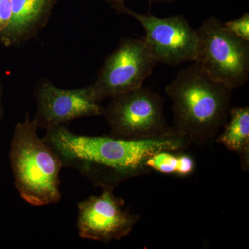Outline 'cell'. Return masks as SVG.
<instances>
[{
    "instance_id": "obj_1",
    "label": "cell",
    "mask_w": 249,
    "mask_h": 249,
    "mask_svg": "<svg viewBox=\"0 0 249 249\" xmlns=\"http://www.w3.org/2000/svg\"><path fill=\"white\" fill-rule=\"evenodd\" d=\"M46 131L42 139L59 156L63 167L78 170L102 189L114 190L127 180L151 173L147 160L157 152H184L192 145L173 129L164 135L141 140L80 135L65 125Z\"/></svg>"
},
{
    "instance_id": "obj_2",
    "label": "cell",
    "mask_w": 249,
    "mask_h": 249,
    "mask_svg": "<svg viewBox=\"0 0 249 249\" xmlns=\"http://www.w3.org/2000/svg\"><path fill=\"white\" fill-rule=\"evenodd\" d=\"M193 62L178 72L165 91L173 102L172 129L192 145H201L215 138L227 123L232 90Z\"/></svg>"
},
{
    "instance_id": "obj_3",
    "label": "cell",
    "mask_w": 249,
    "mask_h": 249,
    "mask_svg": "<svg viewBox=\"0 0 249 249\" xmlns=\"http://www.w3.org/2000/svg\"><path fill=\"white\" fill-rule=\"evenodd\" d=\"M35 118L18 123L11 141L9 159L15 186L28 204L43 206L61 199L59 156L37 134Z\"/></svg>"
},
{
    "instance_id": "obj_4",
    "label": "cell",
    "mask_w": 249,
    "mask_h": 249,
    "mask_svg": "<svg viewBox=\"0 0 249 249\" xmlns=\"http://www.w3.org/2000/svg\"><path fill=\"white\" fill-rule=\"evenodd\" d=\"M196 32L195 62L231 89L245 85L249 76V42L230 32L215 16L205 19Z\"/></svg>"
},
{
    "instance_id": "obj_5",
    "label": "cell",
    "mask_w": 249,
    "mask_h": 249,
    "mask_svg": "<svg viewBox=\"0 0 249 249\" xmlns=\"http://www.w3.org/2000/svg\"><path fill=\"white\" fill-rule=\"evenodd\" d=\"M163 107L164 98L147 87L114 96L103 113L110 127L109 136L141 140L168 133L172 127Z\"/></svg>"
},
{
    "instance_id": "obj_6",
    "label": "cell",
    "mask_w": 249,
    "mask_h": 249,
    "mask_svg": "<svg viewBox=\"0 0 249 249\" xmlns=\"http://www.w3.org/2000/svg\"><path fill=\"white\" fill-rule=\"evenodd\" d=\"M157 63L145 37H123L105 60L96 80L89 85L93 98L101 103L106 98L138 89Z\"/></svg>"
},
{
    "instance_id": "obj_7",
    "label": "cell",
    "mask_w": 249,
    "mask_h": 249,
    "mask_svg": "<svg viewBox=\"0 0 249 249\" xmlns=\"http://www.w3.org/2000/svg\"><path fill=\"white\" fill-rule=\"evenodd\" d=\"M78 235L83 239L109 243L127 237L140 215L124 208V201L111 188L91 196L78 204Z\"/></svg>"
},
{
    "instance_id": "obj_8",
    "label": "cell",
    "mask_w": 249,
    "mask_h": 249,
    "mask_svg": "<svg viewBox=\"0 0 249 249\" xmlns=\"http://www.w3.org/2000/svg\"><path fill=\"white\" fill-rule=\"evenodd\" d=\"M121 13L137 19L145 31V39L158 63L178 65L195 62L197 36L183 15L165 18L156 17L149 11L141 14L124 6Z\"/></svg>"
},
{
    "instance_id": "obj_9",
    "label": "cell",
    "mask_w": 249,
    "mask_h": 249,
    "mask_svg": "<svg viewBox=\"0 0 249 249\" xmlns=\"http://www.w3.org/2000/svg\"><path fill=\"white\" fill-rule=\"evenodd\" d=\"M37 111L34 116L38 127L46 130L80 119L103 115L105 107L93 98L89 85L78 89H65L48 80L36 86Z\"/></svg>"
},
{
    "instance_id": "obj_10",
    "label": "cell",
    "mask_w": 249,
    "mask_h": 249,
    "mask_svg": "<svg viewBox=\"0 0 249 249\" xmlns=\"http://www.w3.org/2000/svg\"><path fill=\"white\" fill-rule=\"evenodd\" d=\"M59 0H11L12 16L9 25L0 33L6 47L20 45L35 37L47 25Z\"/></svg>"
},
{
    "instance_id": "obj_11",
    "label": "cell",
    "mask_w": 249,
    "mask_h": 249,
    "mask_svg": "<svg viewBox=\"0 0 249 249\" xmlns=\"http://www.w3.org/2000/svg\"><path fill=\"white\" fill-rule=\"evenodd\" d=\"M216 137L218 143L224 145L240 156L242 169L249 168V106L231 109L229 119Z\"/></svg>"
},
{
    "instance_id": "obj_12",
    "label": "cell",
    "mask_w": 249,
    "mask_h": 249,
    "mask_svg": "<svg viewBox=\"0 0 249 249\" xmlns=\"http://www.w3.org/2000/svg\"><path fill=\"white\" fill-rule=\"evenodd\" d=\"M146 165L158 173L183 177L191 175L196 169V163L191 156L168 150L157 152L148 159Z\"/></svg>"
},
{
    "instance_id": "obj_13",
    "label": "cell",
    "mask_w": 249,
    "mask_h": 249,
    "mask_svg": "<svg viewBox=\"0 0 249 249\" xmlns=\"http://www.w3.org/2000/svg\"><path fill=\"white\" fill-rule=\"evenodd\" d=\"M224 24L228 30L234 35L249 42V13H245L240 18L224 23Z\"/></svg>"
},
{
    "instance_id": "obj_14",
    "label": "cell",
    "mask_w": 249,
    "mask_h": 249,
    "mask_svg": "<svg viewBox=\"0 0 249 249\" xmlns=\"http://www.w3.org/2000/svg\"><path fill=\"white\" fill-rule=\"evenodd\" d=\"M12 16L11 0H0V33L7 27Z\"/></svg>"
},
{
    "instance_id": "obj_15",
    "label": "cell",
    "mask_w": 249,
    "mask_h": 249,
    "mask_svg": "<svg viewBox=\"0 0 249 249\" xmlns=\"http://www.w3.org/2000/svg\"><path fill=\"white\" fill-rule=\"evenodd\" d=\"M149 2L153 3H168L171 2V0H147ZM108 2L111 4L112 8L116 9L118 12L121 13V10L124 7L125 0H107Z\"/></svg>"
},
{
    "instance_id": "obj_16",
    "label": "cell",
    "mask_w": 249,
    "mask_h": 249,
    "mask_svg": "<svg viewBox=\"0 0 249 249\" xmlns=\"http://www.w3.org/2000/svg\"><path fill=\"white\" fill-rule=\"evenodd\" d=\"M1 100H0V115H1Z\"/></svg>"
}]
</instances>
